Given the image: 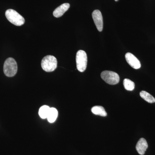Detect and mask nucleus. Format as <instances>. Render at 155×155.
I'll return each instance as SVG.
<instances>
[{"label": "nucleus", "instance_id": "obj_12", "mask_svg": "<svg viewBox=\"0 0 155 155\" xmlns=\"http://www.w3.org/2000/svg\"><path fill=\"white\" fill-rule=\"evenodd\" d=\"M50 108L48 106L45 105L42 106L39 110V115L43 119L48 118Z\"/></svg>", "mask_w": 155, "mask_h": 155}, {"label": "nucleus", "instance_id": "obj_9", "mask_svg": "<svg viewBox=\"0 0 155 155\" xmlns=\"http://www.w3.org/2000/svg\"><path fill=\"white\" fill-rule=\"evenodd\" d=\"M148 147V145L146 140L144 138H141L137 142L136 149L139 154L143 155L145 153Z\"/></svg>", "mask_w": 155, "mask_h": 155}, {"label": "nucleus", "instance_id": "obj_5", "mask_svg": "<svg viewBox=\"0 0 155 155\" xmlns=\"http://www.w3.org/2000/svg\"><path fill=\"white\" fill-rule=\"evenodd\" d=\"M101 77L106 83L111 85L117 84L120 80L119 75L113 71H103L101 73Z\"/></svg>", "mask_w": 155, "mask_h": 155}, {"label": "nucleus", "instance_id": "obj_1", "mask_svg": "<svg viewBox=\"0 0 155 155\" xmlns=\"http://www.w3.org/2000/svg\"><path fill=\"white\" fill-rule=\"evenodd\" d=\"M41 66L42 69L45 72H52L57 68L58 61L54 56H46L42 60Z\"/></svg>", "mask_w": 155, "mask_h": 155}, {"label": "nucleus", "instance_id": "obj_11", "mask_svg": "<svg viewBox=\"0 0 155 155\" xmlns=\"http://www.w3.org/2000/svg\"><path fill=\"white\" fill-rule=\"evenodd\" d=\"M58 116V111L54 108H50L49 113L48 116V120L50 123H53L56 121Z\"/></svg>", "mask_w": 155, "mask_h": 155}, {"label": "nucleus", "instance_id": "obj_2", "mask_svg": "<svg viewBox=\"0 0 155 155\" xmlns=\"http://www.w3.org/2000/svg\"><path fill=\"white\" fill-rule=\"evenodd\" d=\"M5 16L9 21L17 26H21L25 23V19L23 17L13 9L7 10Z\"/></svg>", "mask_w": 155, "mask_h": 155}, {"label": "nucleus", "instance_id": "obj_3", "mask_svg": "<svg viewBox=\"0 0 155 155\" xmlns=\"http://www.w3.org/2000/svg\"><path fill=\"white\" fill-rule=\"evenodd\" d=\"M4 72L5 75L9 77H12L17 74V65L14 58H8L4 65Z\"/></svg>", "mask_w": 155, "mask_h": 155}, {"label": "nucleus", "instance_id": "obj_6", "mask_svg": "<svg viewBox=\"0 0 155 155\" xmlns=\"http://www.w3.org/2000/svg\"><path fill=\"white\" fill-rule=\"evenodd\" d=\"M92 16L97 30L99 31H102L103 19L101 11L99 10H95L93 12Z\"/></svg>", "mask_w": 155, "mask_h": 155}, {"label": "nucleus", "instance_id": "obj_7", "mask_svg": "<svg viewBox=\"0 0 155 155\" xmlns=\"http://www.w3.org/2000/svg\"><path fill=\"white\" fill-rule=\"evenodd\" d=\"M125 58L127 63L134 69H139L141 67V64L138 59L131 53H126Z\"/></svg>", "mask_w": 155, "mask_h": 155}, {"label": "nucleus", "instance_id": "obj_8", "mask_svg": "<svg viewBox=\"0 0 155 155\" xmlns=\"http://www.w3.org/2000/svg\"><path fill=\"white\" fill-rule=\"evenodd\" d=\"M70 8L69 3H64L57 8L53 12V15L56 18L62 17L64 13L68 11Z\"/></svg>", "mask_w": 155, "mask_h": 155}, {"label": "nucleus", "instance_id": "obj_15", "mask_svg": "<svg viewBox=\"0 0 155 155\" xmlns=\"http://www.w3.org/2000/svg\"><path fill=\"white\" fill-rule=\"evenodd\" d=\"M115 1H116V2H117V1H119V0H115Z\"/></svg>", "mask_w": 155, "mask_h": 155}, {"label": "nucleus", "instance_id": "obj_13", "mask_svg": "<svg viewBox=\"0 0 155 155\" xmlns=\"http://www.w3.org/2000/svg\"><path fill=\"white\" fill-rule=\"evenodd\" d=\"M140 96L145 101L149 103H154L155 102V98L153 96L150 94L147 91H143L140 93Z\"/></svg>", "mask_w": 155, "mask_h": 155}, {"label": "nucleus", "instance_id": "obj_4", "mask_svg": "<svg viewBox=\"0 0 155 155\" xmlns=\"http://www.w3.org/2000/svg\"><path fill=\"white\" fill-rule=\"evenodd\" d=\"M87 58L86 52L82 50L77 52L76 56V66L78 70L80 72H84L86 69Z\"/></svg>", "mask_w": 155, "mask_h": 155}, {"label": "nucleus", "instance_id": "obj_10", "mask_svg": "<svg viewBox=\"0 0 155 155\" xmlns=\"http://www.w3.org/2000/svg\"><path fill=\"white\" fill-rule=\"evenodd\" d=\"M91 112L94 115L105 117L107 116V113L104 108L102 106H96L91 108Z\"/></svg>", "mask_w": 155, "mask_h": 155}, {"label": "nucleus", "instance_id": "obj_14", "mask_svg": "<svg viewBox=\"0 0 155 155\" xmlns=\"http://www.w3.org/2000/svg\"><path fill=\"white\" fill-rule=\"evenodd\" d=\"M123 85L126 90L131 91L135 87V84L133 81L130 79L125 78L123 81Z\"/></svg>", "mask_w": 155, "mask_h": 155}]
</instances>
